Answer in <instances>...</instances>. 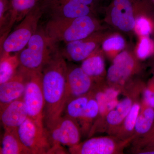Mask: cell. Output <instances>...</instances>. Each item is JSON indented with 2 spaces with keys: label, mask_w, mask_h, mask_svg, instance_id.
Segmentation results:
<instances>
[{
  "label": "cell",
  "mask_w": 154,
  "mask_h": 154,
  "mask_svg": "<svg viewBox=\"0 0 154 154\" xmlns=\"http://www.w3.org/2000/svg\"><path fill=\"white\" fill-rule=\"evenodd\" d=\"M65 59L57 48L41 71L45 130L50 129L62 116L66 104L68 66Z\"/></svg>",
  "instance_id": "obj_1"
},
{
  "label": "cell",
  "mask_w": 154,
  "mask_h": 154,
  "mask_svg": "<svg viewBox=\"0 0 154 154\" xmlns=\"http://www.w3.org/2000/svg\"><path fill=\"white\" fill-rule=\"evenodd\" d=\"M138 60L129 51H122L113 59V64L107 70V81L112 85H122L139 70Z\"/></svg>",
  "instance_id": "obj_9"
},
{
  "label": "cell",
  "mask_w": 154,
  "mask_h": 154,
  "mask_svg": "<svg viewBox=\"0 0 154 154\" xmlns=\"http://www.w3.org/2000/svg\"><path fill=\"white\" fill-rule=\"evenodd\" d=\"M75 2L83 4L85 5L89 6L95 11L96 6L99 1V0H72Z\"/></svg>",
  "instance_id": "obj_28"
},
{
  "label": "cell",
  "mask_w": 154,
  "mask_h": 154,
  "mask_svg": "<svg viewBox=\"0 0 154 154\" xmlns=\"http://www.w3.org/2000/svg\"><path fill=\"white\" fill-rule=\"evenodd\" d=\"M133 140L132 138L122 140L114 135L91 138L69 147V152L72 154L122 153L124 148Z\"/></svg>",
  "instance_id": "obj_8"
},
{
  "label": "cell",
  "mask_w": 154,
  "mask_h": 154,
  "mask_svg": "<svg viewBox=\"0 0 154 154\" xmlns=\"http://www.w3.org/2000/svg\"><path fill=\"white\" fill-rule=\"evenodd\" d=\"M105 93L109 101L116 99L118 94V91L112 89H107L105 91Z\"/></svg>",
  "instance_id": "obj_29"
},
{
  "label": "cell",
  "mask_w": 154,
  "mask_h": 154,
  "mask_svg": "<svg viewBox=\"0 0 154 154\" xmlns=\"http://www.w3.org/2000/svg\"><path fill=\"white\" fill-rule=\"evenodd\" d=\"M4 129L0 154H30L19 137L18 128Z\"/></svg>",
  "instance_id": "obj_18"
},
{
  "label": "cell",
  "mask_w": 154,
  "mask_h": 154,
  "mask_svg": "<svg viewBox=\"0 0 154 154\" xmlns=\"http://www.w3.org/2000/svg\"><path fill=\"white\" fill-rule=\"evenodd\" d=\"M27 77L17 71L11 79L0 85V109L23 98L26 88Z\"/></svg>",
  "instance_id": "obj_14"
},
{
  "label": "cell",
  "mask_w": 154,
  "mask_h": 154,
  "mask_svg": "<svg viewBox=\"0 0 154 154\" xmlns=\"http://www.w3.org/2000/svg\"><path fill=\"white\" fill-rule=\"evenodd\" d=\"M136 152L140 154H154V146L146 147L137 150V151Z\"/></svg>",
  "instance_id": "obj_30"
},
{
  "label": "cell",
  "mask_w": 154,
  "mask_h": 154,
  "mask_svg": "<svg viewBox=\"0 0 154 154\" xmlns=\"http://www.w3.org/2000/svg\"><path fill=\"white\" fill-rule=\"evenodd\" d=\"M40 3L51 18H74L95 14L91 7L72 0H42Z\"/></svg>",
  "instance_id": "obj_12"
},
{
  "label": "cell",
  "mask_w": 154,
  "mask_h": 154,
  "mask_svg": "<svg viewBox=\"0 0 154 154\" xmlns=\"http://www.w3.org/2000/svg\"><path fill=\"white\" fill-rule=\"evenodd\" d=\"M141 7L140 0H111L107 8V20L112 26L123 32L134 30L136 18Z\"/></svg>",
  "instance_id": "obj_7"
},
{
  "label": "cell",
  "mask_w": 154,
  "mask_h": 154,
  "mask_svg": "<svg viewBox=\"0 0 154 154\" xmlns=\"http://www.w3.org/2000/svg\"><path fill=\"white\" fill-rule=\"evenodd\" d=\"M152 1L154 3V0H152Z\"/></svg>",
  "instance_id": "obj_34"
},
{
  "label": "cell",
  "mask_w": 154,
  "mask_h": 154,
  "mask_svg": "<svg viewBox=\"0 0 154 154\" xmlns=\"http://www.w3.org/2000/svg\"><path fill=\"white\" fill-rule=\"evenodd\" d=\"M44 13L39 2L28 12L15 30L4 39L1 53L19 52L25 48L37 31L38 22Z\"/></svg>",
  "instance_id": "obj_4"
},
{
  "label": "cell",
  "mask_w": 154,
  "mask_h": 154,
  "mask_svg": "<svg viewBox=\"0 0 154 154\" xmlns=\"http://www.w3.org/2000/svg\"><path fill=\"white\" fill-rule=\"evenodd\" d=\"M94 82L81 66L68 67L67 75V103L74 98L90 93L94 88Z\"/></svg>",
  "instance_id": "obj_13"
},
{
  "label": "cell",
  "mask_w": 154,
  "mask_h": 154,
  "mask_svg": "<svg viewBox=\"0 0 154 154\" xmlns=\"http://www.w3.org/2000/svg\"><path fill=\"white\" fill-rule=\"evenodd\" d=\"M152 9L148 0H141V8L136 18L134 30L139 37L150 36L154 33V19L149 14Z\"/></svg>",
  "instance_id": "obj_17"
},
{
  "label": "cell",
  "mask_w": 154,
  "mask_h": 154,
  "mask_svg": "<svg viewBox=\"0 0 154 154\" xmlns=\"http://www.w3.org/2000/svg\"><path fill=\"white\" fill-rule=\"evenodd\" d=\"M21 141L30 154H45L51 148L46 133L38 128L29 117L18 128Z\"/></svg>",
  "instance_id": "obj_11"
},
{
  "label": "cell",
  "mask_w": 154,
  "mask_h": 154,
  "mask_svg": "<svg viewBox=\"0 0 154 154\" xmlns=\"http://www.w3.org/2000/svg\"><path fill=\"white\" fill-rule=\"evenodd\" d=\"M99 1H108V0H99Z\"/></svg>",
  "instance_id": "obj_33"
},
{
  "label": "cell",
  "mask_w": 154,
  "mask_h": 154,
  "mask_svg": "<svg viewBox=\"0 0 154 154\" xmlns=\"http://www.w3.org/2000/svg\"><path fill=\"white\" fill-rule=\"evenodd\" d=\"M134 54L140 60H144L154 55V40L150 36L139 37Z\"/></svg>",
  "instance_id": "obj_25"
},
{
  "label": "cell",
  "mask_w": 154,
  "mask_h": 154,
  "mask_svg": "<svg viewBox=\"0 0 154 154\" xmlns=\"http://www.w3.org/2000/svg\"><path fill=\"white\" fill-rule=\"evenodd\" d=\"M105 55L100 47L82 61L81 68L94 82L101 81L107 74Z\"/></svg>",
  "instance_id": "obj_16"
},
{
  "label": "cell",
  "mask_w": 154,
  "mask_h": 154,
  "mask_svg": "<svg viewBox=\"0 0 154 154\" xmlns=\"http://www.w3.org/2000/svg\"><path fill=\"white\" fill-rule=\"evenodd\" d=\"M19 66L18 53L12 55L2 53L0 60V85L6 82L17 73Z\"/></svg>",
  "instance_id": "obj_22"
},
{
  "label": "cell",
  "mask_w": 154,
  "mask_h": 154,
  "mask_svg": "<svg viewBox=\"0 0 154 154\" xmlns=\"http://www.w3.org/2000/svg\"><path fill=\"white\" fill-rule=\"evenodd\" d=\"M45 131L51 145L48 154L66 153L62 145L70 147L80 143L82 132L79 125L66 116H62L52 127Z\"/></svg>",
  "instance_id": "obj_5"
},
{
  "label": "cell",
  "mask_w": 154,
  "mask_h": 154,
  "mask_svg": "<svg viewBox=\"0 0 154 154\" xmlns=\"http://www.w3.org/2000/svg\"><path fill=\"white\" fill-rule=\"evenodd\" d=\"M148 87L151 91V96L147 101L144 102H145L146 104H147L149 106L154 108V79L153 78L151 80Z\"/></svg>",
  "instance_id": "obj_27"
},
{
  "label": "cell",
  "mask_w": 154,
  "mask_h": 154,
  "mask_svg": "<svg viewBox=\"0 0 154 154\" xmlns=\"http://www.w3.org/2000/svg\"><path fill=\"white\" fill-rule=\"evenodd\" d=\"M134 2H137V1H138V0H132Z\"/></svg>",
  "instance_id": "obj_32"
},
{
  "label": "cell",
  "mask_w": 154,
  "mask_h": 154,
  "mask_svg": "<svg viewBox=\"0 0 154 154\" xmlns=\"http://www.w3.org/2000/svg\"><path fill=\"white\" fill-rule=\"evenodd\" d=\"M141 106L139 103L134 102L129 113L125 119L120 126L116 129L113 135L122 140L134 139V132L136 122L139 114Z\"/></svg>",
  "instance_id": "obj_19"
},
{
  "label": "cell",
  "mask_w": 154,
  "mask_h": 154,
  "mask_svg": "<svg viewBox=\"0 0 154 154\" xmlns=\"http://www.w3.org/2000/svg\"><path fill=\"white\" fill-rule=\"evenodd\" d=\"M108 33L101 30L96 31L86 38L66 43L61 52L66 59L71 61H82L96 49L101 47Z\"/></svg>",
  "instance_id": "obj_10"
},
{
  "label": "cell",
  "mask_w": 154,
  "mask_h": 154,
  "mask_svg": "<svg viewBox=\"0 0 154 154\" xmlns=\"http://www.w3.org/2000/svg\"><path fill=\"white\" fill-rule=\"evenodd\" d=\"M28 117L23 98L15 100L1 110V120L4 128H18Z\"/></svg>",
  "instance_id": "obj_15"
},
{
  "label": "cell",
  "mask_w": 154,
  "mask_h": 154,
  "mask_svg": "<svg viewBox=\"0 0 154 154\" xmlns=\"http://www.w3.org/2000/svg\"><path fill=\"white\" fill-rule=\"evenodd\" d=\"M99 105L92 91V95L86 109L78 120L81 132L83 135L89 134L95 123V119L99 116Z\"/></svg>",
  "instance_id": "obj_21"
},
{
  "label": "cell",
  "mask_w": 154,
  "mask_h": 154,
  "mask_svg": "<svg viewBox=\"0 0 154 154\" xmlns=\"http://www.w3.org/2000/svg\"><path fill=\"white\" fill-rule=\"evenodd\" d=\"M125 46L126 41L121 34L108 33L102 42L101 48L105 55L113 59L119 54L124 50Z\"/></svg>",
  "instance_id": "obj_23"
},
{
  "label": "cell",
  "mask_w": 154,
  "mask_h": 154,
  "mask_svg": "<svg viewBox=\"0 0 154 154\" xmlns=\"http://www.w3.org/2000/svg\"><path fill=\"white\" fill-rule=\"evenodd\" d=\"M135 145L137 147V150L146 147L154 146V125L148 133L141 137L134 139Z\"/></svg>",
  "instance_id": "obj_26"
},
{
  "label": "cell",
  "mask_w": 154,
  "mask_h": 154,
  "mask_svg": "<svg viewBox=\"0 0 154 154\" xmlns=\"http://www.w3.org/2000/svg\"><path fill=\"white\" fill-rule=\"evenodd\" d=\"M91 95L92 91L86 95L77 97L69 101L66 103L64 110L65 113V115L78 122V120L86 109Z\"/></svg>",
  "instance_id": "obj_24"
},
{
  "label": "cell",
  "mask_w": 154,
  "mask_h": 154,
  "mask_svg": "<svg viewBox=\"0 0 154 154\" xmlns=\"http://www.w3.org/2000/svg\"><path fill=\"white\" fill-rule=\"evenodd\" d=\"M98 19L94 15L74 18H51L45 31L54 43H65L79 40L101 30Z\"/></svg>",
  "instance_id": "obj_2"
},
{
  "label": "cell",
  "mask_w": 154,
  "mask_h": 154,
  "mask_svg": "<svg viewBox=\"0 0 154 154\" xmlns=\"http://www.w3.org/2000/svg\"><path fill=\"white\" fill-rule=\"evenodd\" d=\"M27 47L18 53V70L26 76L40 72L57 49L44 30H37L30 38Z\"/></svg>",
  "instance_id": "obj_3"
},
{
  "label": "cell",
  "mask_w": 154,
  "mask_h": 154,
  "mask_svg": "<svg viewBox=\"0 0 154 154\" xmlns=\"http://www.w3.org/2000/svg\"><path fill=\"white\" fill-rule=\"evenodd\" d=\"M154 125V108L143 102L136 122L133 134L134 139L146 134Z\"/></svg>",
  "instance_id": "obj_20"
},
{
  "label": "cell",
  "mask_w": 154,
  "mask_h": 154,
  "mask_svg": "<svg viewBox=\"0 0 154 154\" xmlns=\"http://www.w3.org/2000/svg\"><path fill=\"white\" fill-rule=\"evenodd\" d=\"M23 99L28 117L42 132H45L44 122L45 99L41 82V73H36L27 76Z\"/></svg>",
  "instance_id": "obj_6"
},
{
  "label": "cell",
  "mask_w": 154,
  "mask_h": 154,
  "mask_svg": "<svg viewBox=\"0 0 154 154\" xmlns=\"http://www.w3.org/2000/svg\"><path fill=\"white\" fill-rule=\"evenodd\" d=\"M153 74H154L153 78L154 79V65H153Z\"/></svg>",
  "instance_id": "obj_31"
}]
</instances>
